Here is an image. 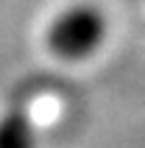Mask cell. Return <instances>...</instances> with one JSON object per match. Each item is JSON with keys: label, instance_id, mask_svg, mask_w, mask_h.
I'll return each instance as SVG.
<instances>
[{"label": "cell", "instance_id": "2", "mask_svg": "<svg viewBox=\"0 0 145 148\" xmlns=\"http://www.w3.org/2000/svg\"><path fill=\"white\" fill-rule=\"evenodd\" d=\"M0 148H34V132L23 115L0 120Z\"/></svg>", "mask_w": 145, "mask_h": 148}, {"label": "cell", "instance_id": "1", "mask_svg": "<svg viewBox=\"0 0 145 148\" xmlns=\"http://www.w3.org/2000/svg\"><path fill=\"white\" fill-rule=\"evenodd\" d=\"M103 39V17L95 8L81 6L62 14L48 31L50 50L62 59H84Z\"/></svg>", "mask_w": 145, "mask_h": 148}]
</instances>
